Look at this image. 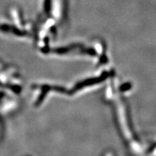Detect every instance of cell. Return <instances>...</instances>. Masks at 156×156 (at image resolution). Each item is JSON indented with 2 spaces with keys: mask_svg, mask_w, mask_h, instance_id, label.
<instances>
[{
  "mask_svg": "<svg viewBox=\"0 0 156 156\" xmlns=\"http://www.w3.org/2000/svg\"><path fill=\"white\" fill-rule=\"evenodd\" d=\"M3 67V64H2V62L1 61H0V69H1L2 67Z\"/></svg>",
  "mask_w": 156,
  "mask_h": 156,
  "instance_id": "6da1fadb",
  "label": "cell"
}]
</instances>
